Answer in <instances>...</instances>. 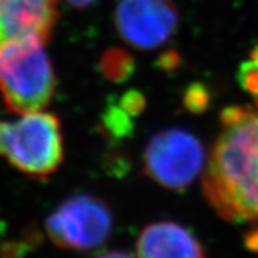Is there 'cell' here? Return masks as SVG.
<instances>
[{
	"mask_svg": "<svg viewBox=\"0 0 258 258\" xmlns=\"http://www.w3.org/2000/svg\"><path fill=\"white\" fill-rule=\"evenodd\" d=\"M204 195L220 216L258 221V107H229L203 179Z\"/></svg>",
	"mask_w": 258,
	"mask_h": 258,
	"instance_id": "obj_1",
	"label": "cell"
},
{
	"mask_svg": "<svg viewBox=\"0 0 258 258\" xmlns=\"http://www.w3.org/2000/svg\"><path fill=\"white\" fill-rule=\"evenodd\" d=\"M44 44L24 37L0 45V92L12 112L42 111L53 99L55 77Z\"/></svg>",
	"mask_w": 258,
	"mask_h": 258,
	"instance_id": "obj_2",
	"label": "cell"
},
{
	"mask_svg": "<svg viewBox=\"0 0 258 258\" xmlns=\"http://www.w3.org/2000/svg\"><path fill=\"white\" fill-rule=\"evenodd\" d=\"M0 156L32 177L45 178L54 173L63 160L57 116L34 111L17 121H0Z\"/></svg>",
	"mask_w": 258,
	"mask_h": 258,
	"instance_id": "obj_3",
	"label": "cell"
},
{
	"mask_svg": "<svg viewBox=\"0 0 258 258\" xmlns=\"http://www.w3.org/2000/svg\"><path fill=\"white\" fill-rule=\"evenodd\" d=\"M112 229V215L91 195L69 198L46 220V233L55 245L72 250L98 248Z\"/></svg>",
	"mask_w": 258,
	"mask_h": 258,
	"instance_id": "obj_4",
	"label": "cell"
},
{
	"mask_svg": "<svg viewBox=\"0 0 258 258\" xmlns=\"http://www.w3.org/2000/svg\"><path fill=\"white\" fill-rule=\"evenodd\" d=\"M203 163V145L183 129H167L156 135L144 153L146 174L171 190L188 186L201 173Z\"/></svg>",
	"mask_w": 258,
	"mask_h": 258,
	"instance_id": "obj_5",
	"label": "cell"
},
{
	"mask_svg": "<svg viewBox=\"0 0 258 258\" xmlns=\"http://www.w3.org/2000/svg\"><path fill=\"white\" fill-rule=\"evenodd\" d=\"M178 19L173 0H120L115 12L122 40L143 50L165 44L177 31Z\"/></svg>",
	"mask_w": 258,
	"mask_h": 258,
	"instance_id": "obj_6",
	"label": "cell"
},
{
	"mask_svg": "<svg viewBox=\"0 0 258 258\" xmlns=\"http://www.w3.org/2000/svg\"><path fill=\"white\" fill-rule=\"evenodd\" d=\"M136 251L141 257H202L204 249L187 228L160 221L145 227L139 234Z\"/></svg>",
	"mask_w": 258,
	"mask_h": 258,
	"instance_id": "obj_7",
	"label": "cell"
},
{
	"mask_svg": "<svg viewBox=\"0 0 258 258\" xmlns=\"http://www.w3.org/2000/svg\"><path fill=\"white\" fill-rule=\"evenodd\" d=\"M100 69L105 78L113 82H124L135 70V62L128 51L109 49L100 59Z\"/></svg>",
	"mask_w": 258,
	"mask_h": 258,
	"instance_id": "obj_8",
	"label": "cell"
},
{
	"mask_svg": "<svg viewBox=\"0 0 258 258\" xmlns=\"http://www.w3.org/2000/svg\"><path fill=\"white\" fill-rule=\"evenodd\" d=\"M103 124L109 135L116 139L129 136L133 131L132 116L121 108V105H109L103 116Z\"/></svg>",
	"mask_w": 258,
	"mask_h": 258,
	"instance_id": "obj_9",
	"label": "cell"
},
{
	"mask_svg": "<svg viewBox=\"0 0 258 258\" xmlns=\"http://www.w3.org/2000/svg\"><path fill=\"white\" fill-rule=\"evenodd\" d=\"M238 82L242 89L258 98V61L250 59L240 66L238 70Z\"/></svg>",
	"mask_w": 258,
	"mask_h": 258,
	"instance_id": "obj_10",
	"label": "cell"
},
{
	"mask_svg": "<svg viewBox=\"0 0 258 258\" xmlns=\"http://www.w3.org/2000/svg\"><path fill=\"white\" fill-rule=\"evenodd\" d=\"M210 104V94L203 85L195 83L184 94V105L191 112H203Z\"/></svg>",
	"mask_w": 258,
	"mask_h": 258,
	"instance_id": "obj_11",
	"label": "cell"
},
{
	"mask_svg": "<svg viewBox=\"0 0 258 258\" xmlns=\"http://www.w3.org/2000/svg\"><path fill=\"white\" fill-rule=\"evenodd\" d=\"M120 105L131 116L140 115L143 112L144 107H145V98H144L141 92L132 90V91L125 92L122 95V98L120 99Z\"/></svg>",
	"mask_w": 258,
	"mask_h": 258,
	"instance_id": "obj_12",
	"label": "cell"
},
{
	"mask_svg": "<svg viewBox=\"0 0 258 258\" xmlns=\"http://www.w3.org/2000/svg\"><path fill=\"white\" fill-rule=\"evenodd\" d=\"M246 246L251 250L258 251V229H254L250 233H248V236H246Z\"/></svg>",
	"mask_w": 258,
	"mask_h": 258,
	"instance_id": "obj_13",
	"label": "cell"
},
{
	"mask_svg": "<svg viewBox=\"0 0 258 258\" xmlns=\"http://www.w3.org/2000/svg\"><path fill=\"white\" fill-rule=\"evenodd\" d=\"M66 2L74 7H87L91 3H94L95 0H66Z\"/></svg>",
	"mask_w": 258,
	"mask_h": 258,
	"instance_id": "obj_14",
	"label": "cell"
},
{
	"mask_svg": "<svg viewBox=\"0 0 258 258\" xmlns=\"http://www.w3.org/2000/svg\"><path fill=\"white\" fill-rule=\"evenodd\" d=\"M11 3H12V0H0V20H2L4 12L7 11ZM0 45H2V40H0Z\"/></svg>",
	"mask_w": 258,
	"mask_h": 258,
	"instance_id": "obj_15",
	"label": "cell"
},
{
	"mask_svg": "<svg viewBox=\"0 0 258 258\" xmlns=\"http://www.w3.org/2000/svg\"><path fill=\"white\" fill-rule=\"evenodd\" d=\"M250 57H251V59H255V61H258V45L255 46L254 49H253Z\"/></svg>",
	"mask_w": 258,
	"mask_h": 258,
	"instance_id": "obj_16",
	"label": "cell"
},
{
	"mask_svg": "<svg viewBox=\"0 0 258 258\" xmlns=\"http://www.w3.org/2000/svg\"><path fill=\"white\" fill-rule=\"evenodd\" d=\"M4 232H6V224H4L3 221L0 220V237L3 236Z\"/></svg>",
	"mask_w": 258,
	"mask_h": 258,
	"instance_id": "obj_17",
	"label": "cell"
}]
</instances>
